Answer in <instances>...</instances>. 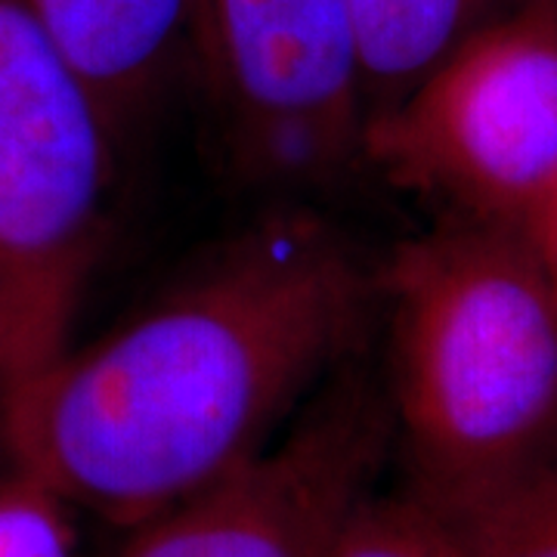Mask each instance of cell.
I'll return each mask as SVG.
<instances>
[{
  "mask_svg": "<svg viewBox=\"0 0 557 557\" xmlns=\"http://www.w3.org/2000/svg\"><path fill=\"white\" fill-rule=\"evenodd\" d=\"M379 319V260L282 201L112 332L13 384L0 449L119 530L260 456Z\"/></svg>",
  "mask_w": 557,
  "mask_h": 557,
  "instance_id": "6da1fadb",
  "label": "cell"
},
{
  "mask_svg": "<svg viewBox=\"0 0 557 557\" xmlns=\"http://www.w3.org/2000/svg\"><path fill=\"white\" fill-rule=\"evenodd\" d=\"M403 486L449 523L557 449V285L527 236L434 220L379 260Z\"/></svg>",
  "mask_w": 557,
  "mask_h": 557,
  "instance_id": "7a4b0ae2",
  "label": "cell"
},
{
  "mask_svg": "<svg viewBox=\"0 0 557 557\" xmlns=\"http://www.w3.org/2000/svg\"><path fill=\"white\" fill-rule=\"evenodd\" d=\"M121 146L38 0H0V335L20 379L69 344Z\"/></svg>",
  "mask_w": 557,
  "mask_h": 557,
  "instance_id": "3957f363",
  "label": "cell"
},
{
  "mask_svg": "<svg viewBox=\"0 0 557 557\" xmlns=\"http://www.w3.org/2000/svg\"><path fill=\"white\" fill-rule=\"evenodd\" d=\"M362 168L434 220L530 236L557 180V0L490 22L372 112Z\"/></svg>",
  "mask_w": 557,
  "mask_h": 557,
  "instance_id": "277c9868",
  "label": "cell"
},
{
  "mask_svg": "<svg viewBox=\"0 0 557 557\" xmlns=\"http://www.w3.org/2000/svg\"><path fill=\"white\" fill-rule=\"evenodd\" d=\"M189 65L226 161L255 189L295 201L362 168L354 0H196Z\"/></svg>",
  "mask_w": 557,
  "mask_h": 557,
  "instance_id": "5b68a950",
  "label": "cell"
},
{
  "mask_svg": "<svg viewBox=\"0 0 557 557\" xmlns=\"http://www.w3.org/2000/svg\"><path fill=\"white\" fill-rule=\"evenodd\" d=\"M391 453L384 381L357 354L300 406L278 443L127 530L112 557H322L344 518L379 490Z\"/></svg>",
  "mask_w": 557,
  "mask_h": 557,
  "instance_id": "8992f818",
  "label": "cell"
},
{
  "mask_svg": "<svg viewBox=\"0 0 557 557\" xmlns=\"http://www.w3.org/2000/svg\"><path fill=\"white\" fill-rule=\"evenodd\" d=\"M121 139L189 65L196 0H38Z\"/></svg>",
  "mask_w": 557,
  "mask_h": 557,
  "instance_id": "52a82bcc",
  "label": "cell"
},
{
  "mask_svg": "<svg viewBox=\"0 0 557 557\" xmlns=\"http://www.w3.org/2000/svg\"><path fill=\"white\" fill-rule=\"evenodd\" d=\"M366 119L397 100L458 44L527 0H354Z\"/></svg>",
  "mask_w": 557,
  "mask_h": 557,
  "instance_id": "ba28073f",
  "label": "cell"
},
{
  "mask_svg": "<svg viewBox=\"0 0 557 557\" xmlns=\"http://www.w3.org/2000/svg\"><path fill=\"white\" fill-rule=\"evenodd\" d=\"M456 527L461 557H557V449Z\"/></svg>",
  "mask_w": 557,
  "mask_h": 557,
  "instance_id": "9c48e42d",
  "label": "cell"
},
{
  "mask_svg": "<svg viewBox=\"0 0 557 557\" xmlns=\"http://www.w3.org/2000/svg\"><path fill=\"white\" fill-rule=\"evenodd\" d=\"M322 557H461V536L406 490H375L344 518Z\"/></svg>",
  "mask_w": 557,
  "mask_h": 557,
  "instance_id": "30bf717a",
  "label": "cell"
},
{
  "mask_svg": "<svg viewBox=\"0 0 557 557\" xmlns=\"http://www.w3.org/2000/svg\"><path fill=\"white\" fill-rule=\"evenodd\" d=\"M0 557H78L72 508L0 449Z\"/></svg>",
  "mask_w": 557,
  "mask_h": 557,
  "instance_id": "8fae6325",
  "label": "cell"
},
{
  "mask_svg": "<svg viewBox=\"0 0 557 557\" xmlns=\"http://www.w3.org/2000/svg\"><path fill=\"white\" fill-rule=\"evenodd\" d=\"M530 245L536 248V255L545 263V270H548V276L555 278L557 285V180L555 186H552V193H548V201L542 205V211H539L536 223H533V230H530Z\"/></svg>",
  "mask_w": 557,
  "mask_h": 557,
  "instance_id": "7c38bea8",
  "label": "cell"
},
{
  "mask_svg": "<svg viewBox=\"0 0 557 557\" xmlns=\"http://www.w3.org/2000/svg\"><path fill=\"white\" fill-rule=\"evenodd\" d=\"M20 381V372H16V362H13V354L7 347V341L0 335V412H3V403L10 397L13 384Z\"/></svg>",
  "mask_w": 557,
  "mask_h": 557,
  "instance_id": "4fadbf2b",
  "label": "cell"
}]
</instances>
